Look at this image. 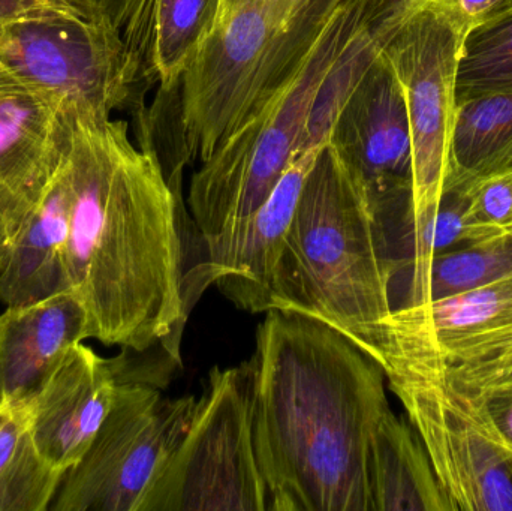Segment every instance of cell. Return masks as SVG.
I'll return each mask as SVG.
<instances>
[{"mask_svg": "<svg viewBox=\"0 0 512 511\" xmlns=\"http://www.w3.org/2000/svg\"><path fill=\"white\" fill-rule=\"evenodd\" d=\"M373 511H448L426 449L408 417H382L370 444Z\"/></svg>", "mask_w": 512, "mask_h": 511, "instance_id": "19", "label": "cell"}, {"mask_svg": "<svg viewBox=\"0 0 512 511\" xmlns=\"http://www.w3.org/2000/svg\"><path fill=\"white\" fill-rule=\"evenodd\" d=\"M71 120L66 269L87 339L137 353L158 347L180 365L189 317L182 195L152 143H132L125 120Z\"/></svg>", "mask_w": 512, "mask_h": 511, "instance_id": "1", "label": "cell"}, {"mask_svg": "<svg viewBox=\"0 0 512 511\" xmlns=\"http://www.w3.org/2000/svg\"><path fill=\"white\" fill-rule=\"evenodd\" d=\"M251 360L213 368L185 437L138 511H268L254 441Z\"/></svg>", "mask_w": 512, "mask_h": 511, "instance_id": "7", "label": "cell"}, {"mask_svg": "<svg viewBox=\"0 0 512 511\" xmlns=\"http://www.w3.org/2000/svg\"><path fill=\"white\" fill-rule=\"evenodd\" d=\"M412 0H373V11L370 15V29H378L382 24L396 17Z\"/></svg>", "mask_w": 512, "mask_h": 511, "instance_id": "31", "label": "cell"}, {"mask_svg": "<svg viewBox=\"0 0 512 511\" xmlns=\"http://www.w3.org/2000/svg\"><path fill=\"white\" fill-rule=\"evenodd\" d=\"M162 380L117 383L83 458L65 471L50 511H138L194 416L197 398H165Z\"/></svg>", "mask_w": 512, "mask_h": 511, "instance_id": "10", "label": "cell"}, {"mask_svg": "<svg viewBox=\"0 0 512 511\" xmlns=\"http://www.w3.org/2000/svg\"><path fill=\"white\" fill-rule=\"evenodd\" d=\"M322 147L292 159L267 200L251 215L212 237H198L203 254L186 269V309L209 287L251 314L270 311L271 278L283 240L297 209L301 189Z\"/></svg>", "mask_w": 512, "mask_h": 511, "instance_id": "13", "label": "cell"}, {"mask_svg": "<svg viewBox=\"0 0 512 511\" xmlns=\"http://www.w3.org/2000/svg\"><path fill=\"white\" fill-rule=\"evenodd\" d=\"M71 126L56 99L0 75V266L65 161Z\"/></svg>", "mask_w": 512, "mask_h": 511, "instance_id": "14", "label": "cell"}, {"mask_svg": "<svg viewBox=\"0 0 512 511\" xmlns=\"http://www.w3.org/2000/svg\"><path fill=\"white\" fill-rule=\"evenodd\" d=\"M396 272L372 210L325 144L274 267L270 311L322 321L373 357Z\"/></svg>", "mask_w": 512, "mask_h": 511, "instance_id": "3", "label": "cell"}, {"mask_svg": "<svg viewBox=\"0 0 512 511\" xmlns=\"http://www.w3.org/2000/svg\"><path fill=\"white\" fill-rule=\"evenodd\" d=\"M486 399L489 401L490 411L501 428L502 434L512 444V392L501 393Z\"/></svg>", "mask_w": 512, "mask_h": 511, "instance_id": "30", "label": "cell"}, {"mask_svg": "<svg viewBox=\"0 0 512 511\" xmlns=\"http://www.w3.org/2000/svg\"><path fill=\"white\" fill-rule=\"evenodd\" d=\"M512 170V92L457 104L445 191Z\"/></svg>", "mask_w": 512, "mask_h": 511, "instance_id": "20", "label": "cell"}, {"mask_svg": "<svg viewBox=\"0 0 512 511\" xmlns=\"http://www.w3.org/2000/svg\"><path fill=\"white\" fill-rule=\"evenodd\" d=\"M92 3L119 29L132 50L137 44L147 0H92Z\"/></svg>", "mask_w": 512, "mask_h": 511, "instance_id": "27", "label": "cell"}, {"mask_svg": "<svg viewBox=\"0 0 512 511\" xmlns=\"http://www.w3.org/2000/svg\"><path fill=\"white\" fill-rule=\"evenodd\" d=\"M9 408H11V404H6V402H0V423L5 419L6 414H8Z\"/></svg>", "mask_w": 512, "mask_h": 511, "instance_id": "34", "label": "cell"}, {"mask_svg": "<svg viewBox=\"0 0 512 511\" xmlns=\"http://www.w3.org/2000/svg\"><path fill=\"white\" fill-rule=\"evenodd\" d=\"M454 381L483 398L512 392V344L486 359L448 368Z\"/></svg>", "mask_w": 512, "mask_h": 511, "instance_id": "26", "label": "cell"}, {"mask_svg": "<svg viewBox=\"0 0 512 511\" xmlns=\"http://www.w3.org/2000/svg\"><path fill=\"white\" fill-rule=\"evenodd\" d=\"M56 8L65 9V11L77 12L83 15H102L98 11L92 0H44Z\"/></svg>", "mask_w": 512, "mask_h": 511, "instance_id": "32", "label": "cell"}, {"mask_svg": "<svg viewBox=\"0 0 512 511\" xmlns=\"http://www.w3.org/2000/svg\"><path fill=\"white\" fill-rule=\"evenodd\" d=\"M512 344V273L477 290L393 309L375 357L390 368H453Z\"/></svg>", "mask_w": 512, "mask_h": 511, "instance_id": "12", "label": "cell"}, {"mask_svg": "<svg viewBox=\"0 0 512 511\" xmlns=\"http://www.w3.org/2000/svg\"><path fill=\"white\" fill-rule=\"evenodd\" d=\"M327 147L372 213L411 200L414 146L408 110L381 51L337 114Z\"/></svg>", "mask_w": 512, "mask_h": 511, "instance_id": "11", "label": "cell"}, {"mask_svg": "<svg viewBox=\"0 0 512 511\" xmlns=\"http://www.w3.org/2000/svg\"><path fill=\"white\" fill-rule=\"evenodd\" d=\"M251 362L268 511H373L370 444L393 410L381 363L328 324L283 311L259 324Z\"/></svg>", "mask_w": 512, "mask_h": 511, "instance_id": "2", "label": "cell"}, {"mask_svg": "<svg viewBox=\"0 0 512 511\" xmlns=\"http://www.w3.org/2000/svg\"><path fill=\"white\" fill-rule=\"evenodd\" d=\"M66 245L68 183L63 161L0 266V303L14 308L69 291Z\"/></svg>", "mask_w": 512, "mask_h": 511, "instance_id": "17", "label": "cell"}, {"mask_svg": "<svg viewBox=\"0 0 512 511\" xmlns=\"http://www.w3.org/2000/svg\"><path fill=\"white\" fill-rule=\"evenodd\" d=\"M63 474L36 449L24 405H11L0 423V511H47Z\"/></svg>", "mask_w": 512, "mask_h": 511, "instance_id": "22", "label": "cell"}, {"mask_svg": "<svg viewBox=\"0 0 512 511\" xmlns=\"http://www.w3.org/2000/svg\"><path fill=\"white\" fill-rule=\"evenodd\" d=\"M367 23L349 39L319 86L304 129V152L327 144L337 114L378 57L379 42Z\"/></svg>", "mask_w": 512, "mask_h": 511, "instance_id": "24", "label": "cell"}, {"mask_svg": "<svg viewBox=\"0 0 512 511\" xmlns=\"http://www.w3.org/2000/svg\"><path fill=\"white\" fill-rule=\"evenodd\" d=\"M385 377L426 449L448 511H512V444L489 401L447 368H390Z\"/></svg>", "mask_w": 512, "mask_h": 511, "instance_id": "9", "label": "cell"}, {"mask_svg": "<svg viewBox=\"0 0 512 511\" xmlns=\"http://www.w3.org/2000/svg\"><path fill=\"white\" fill-rule=\"evenodd\" d=\"M222 15L224 0H147L134 47L144 80L173 92L221 26Z\"/></svg>", "mask_w": 512, "mask_h": 511, "instance_id": "18", "label": "cell"}, {"mask_svg": "<svg viewBox=\"0 0 512 511\" xmlns=\"http://www.w3.org/2000/svg\"><path fill=\"white\" fill-rule=\"evenodd\" d=\"M117 380L110 359L74 345L41 389L21 402L42 458L65 473L83 458L113 407Z\"/></svg>", "mask_w": 512, "mask_h": 511, "instance_id": "15", "label": "cell"}, {"mask_svg": "<svg viewBox=\"0 0 512 511\" xmlns=\"http://www.w3.org/2000/svg\"><path fill=\"white\" fill-rule=\"evenodd\" d=\"M246 2H249V0H224V15H222V21H224L231 12L236 11L240 6L245 5Z\"/></svg>", "mask_w": 512, "mask_h": 511, "instance_id": "33", "label": "cell"}, {"mask_svg": "<svg viewBox=\"0 0 512 511\" xmlns=\"http://www.w3.org/2000/svg\"><path fill=\"white\" fill-rule=\"evenodd\" d=\"M512 92V11L471 27L457 68L456 101Z\"/></svg>", "mask_w": 512, "mask_h": 511, "instance_id": "23", "label": "cell"}, {"mask_svg": "<svg viewBox=\"0 0 512 511\" xmlns=\"http://www.w3.org/2000/svg\"><path fill=\"white\" fill-rule=\"evenodd\" d=\"M47 8H56V6L50 5L44 0H0V27L15 18Z\"/></svg>", "mask_w": 512, "mask_h": 511, "instance_id": "29", "label": "cell"}, {"mask_svg": "<svg viewBox=\"0 0 512 511\" xmlns=\"http://www.w3.org/2000/svg\"><path fill=\"white\" fill-rule=\"evenodd\" d=\"M469 29L466 18L445 0H412L396 17L370 29L402 86L414 146L411 204L396 218L418 221L444 195L457 68Z\"/></svg>", "mask_w": 512, "mask_h": 511, "instance_id": "8", "label": "cell"}, {"mask_svg": "<svg viewBox=\"0 0 512 511\" xmlns=\"http://www.w3.org/2000/svg\"><path fill=\"white\" fill-rule=\"evenodd\" d=\"M511 273L512 234L424 260L408 261L393 278L408 281L405 297L394 309L477 290Z\"/></svg>", "mask_w": 512, "mask_h": 511, "instance_id": "21", "label": "cell"}, {"mask_svg": "<svg viewBox=\"0 0 512 511\" xmlns=\"http://www.w3.org/2000/svg\"><path fill=\"white\" fill-rule=\"evenodd\" d=\"M478 222L512 233V170L463 185Z\"/></svg>", "mask_w": 512, "mask_h": 511, "instance_id": "25", "label": "cell"}, {"mask_svg": "<svg viewBox=\"0 0 512 511\" xmlns=\"http://www.w3.org/2000/svg\"><path fill=\"white\" fill-rule=\"evenodd\" d=\"M372 6L373 0H346L297 75L201 162L188 195L201 237L216 236L254 213L304 152V129L319 86L349 39L369 21Z\"/></svg>", "mask_w": 512, "mask_h": 511, "instance_id": "5", "label": "cell"}, {"mask_svg": "<svg viewBox=\"0 0 512 511\" xmlns=\"http://www.w3.org/2000/svg\"><path fill=\"white\" fill-rule=\"evenodd\" d=\"M346 0H249L183 75L182 162H204L303 68Z\"/></svg>", "mask_w": 512, "mask_h": 511, "instance_id": "4", "label": "cell"}, {"mask_svg": "<svg viewBox=\"0 0 512 511\" xmlns=\"http://www.w3.org/2000/svg\"><path fill=\"white\" fill-rule=\"evenodd\" d=\"M445 2L454 6L471 27L512 11V0H445Z\"/></svg>", "mask_w": 512, "mask_h": 511, "instance_id": "28", "label": "cell"}, {"mask_svg": "<svg viewBox=\"0 0 512 511\" xmlns=\"http://www.w3.org/2000/svg\"><path fill=\"white\" fill-rule=\"evenodd\" d=\"M84 339L86 312L71 291L6 308L0 314V402L32 398Z\"/></svg>", "mask_w": 512, "mask_h": 511, "instance_id": "16", "label": "cell"}, {"mask_svg": "<svg viewBox=\"0 0 512 511\" xmlns=\"http://www.w3.org/2000/svg\"><path fill=\"white\" fill-rule=\"evenodd\" d=\"M0 75L56 99L71 119H110L134 102L143 68L105 15L47 8L0 27Z\"/></svg>", "mask_w": 512, "mask_h": 511, "instance_id": "6", "label": "cell"}]
</instances>
